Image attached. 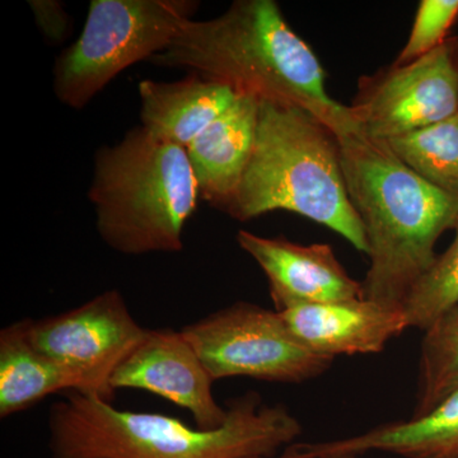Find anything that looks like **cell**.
I'll return each mask as SVG.
<instances>
[{
	"instance_id": "cell-19",
	"label": "cell",
	"mask_w": 458,
	"mask_h": 458,
	"mask_svg": "<svg viewBox=\"0 0 458 458\" xmlns=\"http://www.w3.org/2000/svg\"><path fill=\"white\" fill-rule=\"evenodd\" d=\"M457 16L458 0H421L408 42L394 64H409L437 49Z\"/></svg>"
},
{
	"instance_id": "cell-13",
	"label": "cell",
	"mask_w": 458,
	"mask_h": 458,
	"mask_svg": "<svg viewBox=\"0 0 458 458\" xmlns=\"http://www.w3.org/2000/svg\"><path fill=\"white\" fill-rule=\"evenodd\" d=\"M260 98L238 93L228 107L186 147L199 195L223 210L236 194L256 143Z\"/></svg>"
},
{
	"instance_id": "cell-5",
	"label": "cell",
	"mask_w": 458,
	"mask_h": 458,
	"mask_svg": "<svg viewBox=\"0 0 458 458\" xmlns=\"http://www.w3.org/2000/svg\"><path fill=\"white\" fill-rule=\"evenodd\" d=\"M99 237L116 252H180L199 188L186 148L131 129L99 148L89 191Z\"/></svg>"
},
{
	"instance_id": "cell-3",
	"label": "cell",
	"mask_w": 458,
	"mask_h": 458,
	"mask_svg": "<svg viewBox=\"0 0 458 458\" xmlns=\"http://www.w3.org/2000/svg\"><path fill=\"white\" fill-rule=\"evenodd\" d=\"M337 140L349 197L369 240L363 298L401 309L436 260L439 237L456 227L458 198L410 170L386 141L360 131Z\"/></svg>"
},
{
	"instance_id": "cell-20",
	"label": "cell",
	"mask_w": 458,
	"mask_h": 458,
	"mask_svg": "<svg viewBox=\"0 0 458 458\" xmlns=\"http://www.w3.org/2000/svg\"><path fill=\"white\" fill-rule=\"evenodd\" d=\"M30 5L35 14L36 22L44 35L53 42L64 40L68 35V30L71 29V23L63 5L59 2H51V0L30 2Z\"/></svg>"
},
{
	"instance_id": "cell-11",
	"label": "cell",
	"mask_w": 458,
	"mask_h": 458,
	"mask_svg": "<svg viewBox=\"0 0 458 458\" xmlns=\"http://www.w3.org/2000/svg\"><path fill=\"white\" fill-rule=\"evenodd\" d=\"M237 242L267 276L276 311L363 297L361 283L346 273L325 243L298 245L284 237H262L247 231L238 232Z\"/></svg>"
},
{
	"instance_id": "cell-9",
	"label": "cell",
	"mask_w": 458,
	"mask_h": 458,
	"mask_svg": "<svg viewBox=\"0 0 458 458\" xmlns=\"http://www.w3.org/2000/svg\"><path fill=\"white\" fill-rule=\"evenodd\" d=\"M25 322L27 336L38 352L77 373L86 384L84 394L110 403L111 377L147 331L116 289L59 315Z\"/></svg>"
},
{
	"instance_id": "cell-12",
	"label": "cell",
	"mask_w": 458,
	"mask_h": 458,
	"mask_svg": "<svg viewBox=\"0 0 458 458\" xmlns=\"http://www.w3.org/2000/svg\"><path fill=\"white\" fill-rule=\"evenodd\" d=\"M280 315L307 348L331 358L378 354L409 328L403 309L363 297L295 306Z\"/></svg>"
},
{
	"instance_id": "cell-4",
	"label": "cell",
	"mask_w": 458,
	"mask_h": 458,
	"mask_svg": "<svg viewBox=\"0 0 458 458\" xmlns=\"http://www.w3.org/2000/svg\"><path fill=\"white\" fill-rule=\"evenodd\" d=\"M276 210L325 225L369 255L335 134L303 108L261 99L254 153L222 212L247 222Z\"/></svg>"
},
{
	"instance_id": "cell-21",
	"label": "cell",
	"mask_w": 458,
	"mask_h": 458,
	"mask_svg": "<svg viewBox=\"0 0 458 458\" xmlns=\"http://www.w3.org/2000/svg\"><path fill=\"white\" fill-rule=\"evenodd\" d=\"M321 458H360L358 454H328V456H324Z\"/></svg>"
},
{
	"instance_id": "cell-6",
	"label": "cell",
	"mask_w": 458,
	"mask_h": 458,
	"mask_svg": "<svg viewBox=\"0 0 458 458\" xmlns=\"http://www.w3.org/2000/svg\"><path fill=\"white\" fill-rule=\"evenodd\" d=\"M194 0H92L83 31L54 66V90L81 110L126 68L170 47Z\"/></svg>"
},
{
	"instance_id": "cell-15",
	"label": "cell",
	"mask_w": 458,
	"mask_h": 458,
	"mask_svg": "<svg viewBox=\"0 0 458 458\" xmlns=\"http://www.w3.org/2000/svg\"><path fill=\"white\" fill-rule=\"evenodd\" d=\"M71 391L86 394L83 379L32 345L25 319L0 331V418L32 408L50 394Z\"/></svg>"
},
{
	"instance_id": "cell-7",
	"label": "cell",
	"mask_w": 458,
	"mask_h": 458,
	"mask_svg": "<svg viewBox=\"0 0 458 458\" xmlns=\"http://www.w3.org/2000/svg\"><path fill=\"white\" fill-rule=\"evenodd\" d=\"M181 331L214 381L249 377L274 384H303L324 375L335 360L307 348L280 312L254 303H233Z\"/></svg>"
},
{
	"instance_id": "cell-10",
	"label": "cell",
	"mask_w": 458,
	"mask_h": 458,
	"mask_svg": "<svg viewBox=\"0 0 458 458\" xmlns=\"http://www.w3.org/2000/svg\"><path fill=\"white\" fill-rule=\"evenodd\" d=\"M214 382L191 343L174 328H147L111 377L114 391L135 388L170 400L205 430L221 428L228 419V408L214 397Z\"/></svg>"
},
{
	"instance_id": "cell-22",
	"label": "cell",
	"mask_w": 458,
	"mask_h": 458,
	"mask_svg": "<svg viewBox=\"0 0 458 458\" xmlns=\"http://www.w3.org/2000/svg\"><path fill=\"white\" fill-rule=\"evenodd\" d=\"M249 458H283V457H282V454H280V456H278V457L276 456V457H249Z\"/></svg>"
},
{
	"instance_id": "cell-2",
	"label": "cell",
	"mask_w": 458,
	"mask_h": 458,
	"mask_svg": "<svg viewBox=\"0 0 458 458\" xmlns=\"http://www.w3.org/2000/svg\"><path fill=\"white\" fill-rule=\"evenodd\" d=\"M47 429L51 458L276 457L302 433L285 406L267 405L256 393L232 401L227 421L205 430L71 391L51 406Z\"/></svg>"
},
{
	"instance_id": "cell-8",
	"label": "cell",
	"mask_w": 458,
	"mask_h": 458,
	"mask_svg": "<svg viewBox=\"0 0 458 458\" xmlns=\"http://www.w3.org/2000/svg\"><path fill=\"white\" fill-rule=\"evenodd\" d=\"M351 113L358 129L388 141L458 113V41L445 40L427 55L360 78Z\"/></svg>"
},
{
	"instance_id": "cell-16",
	"label": "cell",
	"mask_w": 458,
	"mask_h": 458,
	"mask_svg": "<svg viewBox=\"0 0 458 458\" xmlns=\"http://www.w3.org/2000/svg\"><path fill=\"white\" fill-rule=\"evenodd\" d=\"M386 143L421 179L458 198V113Z\"/></svg>"
},
{
	"instance_id": "cell-1",
	"label": "cell",
	"mask_w": 458,
	"mask_h": 458,
	"mask_svg": "<svg viewBox=\"0 0 458 458\" xmlns=\"http://www.w3.org/2000/svg\"><path fill=\"white\" fill-rule=\"evenodd\" d=\"M150 60L188 69L260 101L303 108L336 138L358 131L351 108L327 95L318 56L274 0H237L213 20L189 21L170 47Z\"/></svg>"
},
{
	"instance_id": "cell-17",
	"label": "cell",
	"mask_w": 458,
	"mask_h": 458,
	"mask_svg": "<svg viewBox=\"0 0 458 458\" xmlns=\"http://www.w3.org/2000/svg\"><path fill=\"white\" fill-rule=\"evenodd\" d=\"M458 391V306L424 331L411 418L429 414Z\"/></svg>"
},
{
	"instance_id": "cell-14",
	"label": "cell",
	"mask_w": 458,
	"mask_h": 458,
	"mask_svg": "<svg viewBox=\"0 0 458 458\" xmlns=\"http://www.w3.org/2000/svg\"><path fill=\"white\" fill-rule=\"evenodd\" d=\"M237 95L231 87L195 73L177 82L141 81V128L186 148L231 107Z\"/></svg>"
},
{
	"instance_id": "cell-18",
	"label": "cell",
	"mask_w": 458,
	"mask_h": 458,
	"mask_svg": "<svg viewBox=\"0 0 458 458\" xmlns=\"http://www.w3.org/2000/svg\"><path fill=\"white\" fill-rule=\"evenodd\" d=\"M451 246L417 280L403 309L408 327L426 331L458 306V222Z\"/></svg>"
}]
</instances>
